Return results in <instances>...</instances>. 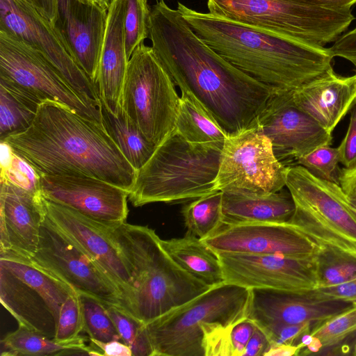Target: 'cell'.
Returning a JSON list of instances; mask_svg holds the SVG:
<instances>
[{
    "label": "cell",
    "instance_id": "5b68a950",
    "mask_svg": "<svg viewBox=\"0 0 356 356\" xmlns=\"http://www.w3.org/2000/svg\"><path fill=\"white\" fill-rule=\"evenodd\" d=\"M223 145L189 142L175 128L136 171L129 200L133 206L141 207L215 192Z\"/></svg>",
    "mask_w": 356,
    "mask_h": 356
},
{
    "label": "cell",
    "instance_id": "60d3db41",
    "mask_svg": "<svg viewBox=\"0 0 356 356\" xmlns=\"http://www.w3.org/2000/svg\"><path fill=\"white\" fill-rule=\"evenodd\" d=\"M337 148L340 163L343 166L342 170H356V102L351 108L346 134Z\"/></svg>",
    "mask_w": 356,
    "mask_h": 356
},
{
    "label": "cell",
    "instance_id": "5bb4252c",
    "mask_svg": "<svg viewBox=\"0 0 356 356\" xmlns=\"http://www.w3.org/2000/svg\"><path fill=\"white\" fill-rule=\"evenodd\" d=\"M0 30L40 51L86 100L102 108L99 90L79 67L51 23L26 0H0Z\"/></svg>",
    "mask_w": 356,
    "mask_h": 356
},
{
    "label": "cell",
    "instance_id": "7a4b0ae2",
    "mask_svg": "<svg viewBox=\"0 0 356 356\" xmlns=\"http://www.w3.org/2000/svg\"><path fill=\"white\" fill-rule=\"evenodd\" d=\"M1 141L39 175L92 177L129 193L135 181L105 127L59 102L44 101L27 129Z\"/></svg>",
    "mask_w": 356,
    "mask_h": 356
},
{
    "label": "cell",
    "instance_id": "f907efd6",
    "mask_svg": "<svg viewBox=\"0 0 356 356\" xmlns=\"http://www.w3.org/2000/svg\"><path fill=\"white\" fill-rule=\"evenodd\" d=\"M114 0H93V2L108 11L110 6Z\"/></svg>",
    "mask_w": 356,
    "mask_h": 356
},
{
    "label": "cell",
    "instance_id": "4316f807",
    "mask_svg": "<svg viewBox=\"0 0 356 356\" xmlns=\"http://www.w3.org/2000/svg\"><path fill=\"white\" fill-rule=\"evenodd\" d=\"M86 338L80 336L75 340L61 342L42 334L19 325L1 341V356H58L101 355L99 349L88 346Z\"/></svg>",
    "mask_w": 356,
    "mask_h": 356
},
{
    "label": "cell",
    "instance_id": "4fadbf2b",
    "mask_svg": "<svg viewBox=\"0 0 356 356\" xmlns=\"http://www.w3.org/2000/svg\"><path fill=\"white\" fill-rule=\"evenodd\" d=\"M29 259L76 293L96 298L106 307H118L121 293L114 282L46 214L40 227L37 251Z\"/></svg>",
    "mask_w": 356,
    "mask_h": 356
},
{
    "label": "cell",
    "instance_id": "cb8c5ba5",
    "mask_svg": "<svg viewBox=\"0 0 356 356\" xmlns=\"http://www.w3.org/2000/svg\"><path fill=\"white\" fill-rule=\"evenodd\" d=\"M127 0H114L108 10L97 86L101 104L115 114L122 96L129 59L126 54L124 17Z\"/></svg>",
    "mask_w": 356,
    "mask_h": 356
},
{
    "label": "cell",
    "instance_id": "9c48e42d",
    "mask_svg": "<svg viewBox=\"0 0 356 356\" xmlns=\"http://www.w3.org/2000/svg\"><path fill=\"white\" fill-rule=\"evenodd\" d=\"M76 291L11 251L0 252V300L18 325L54 339L63 303Z\"/></svg>",
    "mask_w": 356,
    "mask_h": 356
},
{
    "label": "cell",
    "instance_id": "f1b7e54d",
    "mask_svg": "<svg viewBox=\"0 0 356 356\" xmlns=\"http://www.w3.org/2000/svg\"><path fill=\"white\" fill-rule=\"evenodd\" d=\"M176 130L194 143H225L227 134L190 93L181 91Z\"/></svg>",
    "mask_w": 356,
    "mask_h": 356
},
{
    "label": "cell",
    "instance_id": "d4e9b609",
    "mask_svg": "<svg viewBox=\"0 0 356 356\" xmlns=\"http://www.w3.org/2000/svg\"><path fill=\"white\" fill-rule=\"evenodd\" d=\"M289 191L267 194L222 192L223 224L287 222L295 211Z\"/></svg>",
    "mask_w": 356,
    "mask_h": 356
},
{
    "label": "cell",
    "instance_id": "e0dca14e",
    "mask_svg": "<svg viewBox=\"0 0 356 356\" xmlns=\"http://www.w3.org/2000/svg\"><path fill=\"white\" fill-rule=\"evenodd\" d=\"M292 92L276 91L252 127L269 138L282 163L296 161L332 141L331 133L295 104Z\"/></svg>",
    "mask_w": 356,
    "mask_h": 356
},
{
    "label": "cell",
    "instance_id": "7c38bea8",
    "mask_svg": "<svg viewBox=\"0 0 356 356\" xmlns=\"http://www.w3.org/2000/svg\"><path fill=\"white\" fill-rule=\"evenodd\" d=\"M287 167L276 157L269 138L251 127L225 140L214 191L277 192L286 186Z\"/></svg>",
    "mask_w": 356,
    "mask_h": 356
},
{
    "label": "cell",
    "instance_id": "d6a6232c",
    "mask_svg": "<svg viewBox=\"0 0 356 356\" xmlns=\"http://www.w3.org/2000/svg\"><path fill=\"white\" fill-rule=\"evenodd\" d=\"M79 295L83 311V331L88 334L89 339L102 342L122 341L106 305L91 296Z\"/></svg>",
    "mask_w": 356,
    "mask_h": 356
},
{
    "label": "cell",
    "instance_id": "b9f144b4",
    "mask_svg": "<svg viewBox=\"0 0 356 356\" xmlns=\"http://www.w3.org/2000/svg\"><path fill=\"white\" fill-rule=\"evenodd\" d=\"M312 291L323 299L354 303L356 302V277L337 285L316 287Z\"/></svg>",
    "mask_w": 356,
    "mask_h": 356
},
{
    "label": "cell",
    "instance_id": "f5cc1de1",
    "mask_svg": "<svg viewBox=\"0 0 356 356\" xmlns=\"http://www.w3.org/2000/svg\"><path fill=\"white\" fill-rule=\"evenodd\" d=\"M79 1L86 3H95L93 2V0H79Z\"/></svg>",
    "mask_w": 356,
    "mask_h": 356
},
{
    "label": "cell",
    "instance_id": "f546056e",
    "mask_svg": "<svg viewBox=\"0 0 356 356\" xmlns=\"http://www.w3.org/2000/svg\"><path fill=\"white\" fill-rule=\"evenodd\" d=\"M40 104L25 92L0 81V140L27 129Z\"/></svg>",
    "mask_w": 356,
    "mask_h": 356
},
{
    "label": "cell",
    "instance_id": "277c9868",
    "mask_svg": "<svg viewBox=\"0 0 356 356\" xmlns=\"http://www.w3.org/2000/svg\"><path fill=\"white\" fill-rule=\"evenodd\" d=\"M108 229L131 276L130 289L118 307L145 324L211 288L170 257L154 229L126 222Z\"/></svg>",
    "mask_w": 356,
    "mask_h": 356
},
{
    "label": "cell",
    "instance_id": "83f0119b",
    "mask_svg": "<svg viewBox=\"0 0 356 356\" xmlns=\"http://www.w3.org/2000/svg\"><path fill=\"white\" fill-rule=\"evenodd\" d=\"M104 124L132 167L138 170L151 157L156 146L150 143L122 107L114 114L102 105Z\"/></svg>",
    "mask_w": 356,
    "mask_h": 356
},
{
    "label": "cell",
    "instance_id": "e575fe53",
    "mask_svg": "<svg viewBox=\"0 0 356 356\" xmlns=\"http://www.w3.org/2000/svg\"><path fill=\"white\" fill-rule=\"evenodd\" d=\"M356 332V302L312 329L310 334L318 342L322 355L334 349Z\"/></svg>",
    "mask_w": 356,
    "mask_h": 356
},
{
    "label": "cell",
    "instance_id": "ba28073f",
    "mask_svg": "<svg viewBox=\"0 0 356 356\" xmlns=\"http://www.w3.org/2000/svg\"><path fill=\"white\" fill-rule=\"evenodd\" d=\"M286 186L296 207L287 223L318 246L333 247L356 257V218L340 185L294 165L287 167Z\"/></svg>",
    "mask_w": 356,
    "mask_h": 356
},
{
    "label": "cell",
    "instance_id": "6da1fadb",
    "mask_svg": "<svg viewBox=\"0 0 356 356\" xmlns=\"http://www.w3.org/2000/svg\"><path fill=\"white\" fill-rule=\"evenodd\" d=\"M149 38L175 83L191 94L228 136L252 127L279 90L222 58L163 0L151 7Z\"/></svg>",
    "mask_w": 356,
    "mask_h": 356
},
{
    "label": "cell",
    "instance_id": "1f68e13d",
    "mask_svg": "<svg viewBox=\"0 0 356 356\" xmlns=\"http://www.w3.org/2000/svg\"><path fill=\"white\" fill-rule=\"evenodd\" d=\"M318 286L337 285L356 277V257L330 246H319L314 254Z\"/></svg>",
    "mask_w": 356,
    "mask_h": 356
},
{
    "label": "cell",
    "instance_id": "52a82bcc",
    "mask_svg": "<svg viewBox=\"0 0 356 356\" xmlns=\"http://www.w3.org/2000/svg\"><path fill=\"white\" fill-rule=\"evenodd\" d=\"M209 13L312 44L334 42L355 19L351 10L299 0H207Z\"/></svg>",
    "mask_w": 356,
    "mask_h": 356
},
{
    "label": "cell",
    "instance_id": "8992f818",
    "mask_svg": "<svg viewBox=\"0 0 356 356\" xmlns=\"http://www.w3.org/2000/svg\"><path fill=\"white\" fill-rule=\"evenodd\" d=\"M250 289L224 282L146 324L153 356H205L203 327L247 318Z\"/></svg>",
    "mask_w": 356,
    "mask_h": 356
},
{
    "label": "cell",
    "instance_id": "11a10c76",
    "mask_svg": "<svg viewBox=\"0 0 356 356\" xmlns=\"http://www.w3.org/2000/svg\"><path fill=\"white\" fill-rule=\"evenodd\" d=\"M157 1H159V0H157Z\"/></svg>",
    "mask_w": 356,
    "mask_h": 356
},
{
    "label": "cell",
    "instance_id": "681fc988",
    "mask_svg": "<svg viewBox=\"0 0 356 356\" xmlns=\"http://www.w3.org/2000/svg\"><path fill=\"white\" fill-rule=\"evenodd\" d=\"M300 350V347L298 345L280 344L272 346L264 356L299 355Z\"/></svg>",
    "mask_w": 356,
    "mask_h": 356
},
{
    "label": "cell",
    "instance_id": "2e32d148",
    "mask_svg": "<svg viewBox=\"0 0 356 356\" xmlns=\"http://www.w3.org/2000/svg\"><path fill=\"white\" fill-rule=\"evenodd\" d=\"M39 191L44 199L71 208L105 226L120 225L128 216L129 193L95 177L39 175Z\"/></svg>",
    "mask_w": 356,
    "mask_h": 356
},
{
    "label": "cell",
    "instance_id": "db71d44e",
    "mask_svg": "<svg viewBox=\"0 0 356 356\" xmlns=\"http://www.w3.org/2000/svg\"><path fill=\"white\" fill-rule=\"evenodd\" d=\"M351 355L356 356V341L353 346V353H351Z\"/></svg>",
    "mask_w": 356,
    "mask_h": 356
},
{
    "label": "cell",
    "instance_id": "3957f363",
    "mask_svg": "<svg viewBox=\"0 0 356 356\" xmlns=\"http://www.w3.org/2000/svg\"><path fill=\"white\" fill-rule=\"evenodd\" d=\"M177 10L195 33L233 65L279 90L293 91L331 68L328 48L195 10Z\"/></svg>",
    "mask_w": 356,
    "mask_h": 356
},
{
    "label": "cell",
    "instance_id": "4dcf8cb0",
    "mask_svg": "<svg viewBox=\"0 0 356 356\" xmlns=\"http://www.w3.org/2000/svg\"><path fill=\"white\" fill-rule=\"evenodd\" d=\"M222 191H217L200 197L186 204L181 213L187 232L204 239L222 225Z\"/></svg>",
    "mask_w": 356,
    "mask_h": 356
},
{
    "label": "cell",
    "instance_id": "30bf717a",
    "mask_svg": "<svg viewBox=\"0 0 356 356\" xmlns=\"http://www.w3.org/2000/svg\"><path fill=\"white\" fill-rule=\"evenodd\" d=\"M180 97L168 70L144 42L128 61L122 106L145 138L159 145L175 127Z\"/></svg>",
    "mask_w": 356,
    "mask_h": 356
},
{
    "label": "cell",
    "instance_id": "836d02e7",
    "mask_svg": "<svg viewBox=\"0 0 356 356\" xmlns=\"http://www.w3.org/2000/svg\"><path fill=\"white\" fill-rule=\"evenodd\" d=\"M106 309L122 341L131 348L132 356H153V347L146 324L116 306H108Z\"/></svg>",
    "mask_w": 356,
    "mask_h": 356
},
{
    "label": "cell",
    "instance_id": "d590c367",
    "mask_svg": "<svg viewBox=\"0 0 356 356\" xmlns=\"http://www.w3.org/2000/svg\"><path fill=\"white\" fill-rule=\"evenodd\" d=\"M149 0H127L124 17L125 49L129 59L135 49L149 38L151 8Z\"/></svg>",
    "mask_w": 356,
    "mask_h": 356
},
{
    "label": "cell",
    "instance_id": "bcb514c9",
    "mask_svg": "<svg viewBox=\"0 0 356 356\" xmlns=\"http://www.w3.org/2000/svg\"><path fill=\"white\" fill-rule=\"evenodd\" d=\"M104 356H132L131 348L120 341L102 342L90 339Z\"/></svg>",
    "mask_w": 356,
    "mask_h": 356
},
{
    "label": "cell",
    "instance_id": "8d00e7d4",
    "mask_svg": "<svg viewBox=\"0 0 356 356\" xmlns=\"http://www.w3.org/2000/svg\"><path fill=\"white\" fill-rule=\"evenodd\" d=\"M338 148L323 145L296 161L314 177L339 185L341 170L339 169Z\"/></svg>",
    "mask_w": 356,
    "mask_h": 356
},
{
    "label": "cell",
    "instance_id": "7bdbcfd3",
    "mask_svg": "<svg viewBox=\"0 0 356 356\" xmlns=\"http://www.w3.org/2000/svg\"><path fill=\"white\" fill-rule=\"evenodd\" d=\"M255 327V323L248 318H243L232 327L229 336L232 356H243Z\"/></svg>",
    "mask_w": 356,
    "mask_h": 356
},
{
    "label": "cell",
    "instance_id": "ee69618b",
    "mask_svg": "<svg viewBox=\"0 0 356 356\" xmlns=\"http://www.w3.org/2000/svg\"><path fill=\"white\" fill-rule=\"evenodd\" d=\"M328 49L333 58L346 59L356 68V27L341 35Z\"/></svg>",
    "mask_w": 356,
    "mask_h": 356
},
{
    "label": "cell",
    "instance_id": "c3c4849f",
    "mask_svg": "<svg viewBox=\"0 0 356 356\" xmlns=\"http://www.w3.org/2000/svg\"><path fill=\"white\" fill-rule=\"evenodd\" d=\"M311 4L341 10H351L356 0H299Z\"/></svg>",
    "mask_w": 356,
    "mask_h": 356
},
{
    "label": "cell",
    "instance_id": "7dc6e473",
    "mask_svg": "<svg viewBox=\"0 0 356 356\" xmlns=\"http://www.w3.org/2000/svg\"><path fill=\"white\" fill-rule=\"evenodd\" d=\"M54 25L57 16L58 0H26Z\"/></svg>",
    "mask_w": 356,
    "mask_h": 356
},
{
    "label": "cell",
    "instance_id": "8fae6325",
    "mask_svg": "<svg viewBox=\"0 0 356 356\" xmlns=\"http://www.w3.org/2000/svg\"><path fill=\"white\" fill-rule=\"evenodd\" d=\"M0 81L25 92L41 103L51 100L63 104L104 126L102 108L79 95L40 51L2 30Z\"/></svg>",
    "mask_w": 356,
    "mask_h": 356
},
{
    "label": "cell",
    "instance_id": "ac0fdd59",
    "mask_svg": "<svg viewBox=\"0 0 356 356\" xmlns=\"http://www.w3.org/2000/svg\"><path fill=\"white\" fill-rule=\"evenodd\" d=\"M202 241L214 252L309 257L319 248L287 222L223 224Z\"/></svg>",
    "mask_w": 356,
    "mask_h": 356
},
{
    "label": "cell",
    "instance_id": "f35d334b",
    "mask_svg": "<svg viewBox=\"0 0 356 356\" xmlns=\"http://www.w3.org/2000/svg\"><path fill=\"white\" fill-rule=\"evenodd\" d=\"M1 179L31 191L39 192V175L14 152L8 166L1 169Z\"/></svg>",
    "mask_w": 356,
    "mask_h": 356
},
{
    "label": "cell",
    "instance_id": "ab89813d",
    "mask_svg": "<svg viewBox=\"0 0 356 356\" xmlns=\"http://www.w3.org/2000/svg\"><path fill=\"white\" fill-rule=\"evenodd\" d=\"M260 328L267 335L272 346L280 344L295 345L298 339L305 333L311 332L313 327L310 324L303 323L277 324Z\"/></svg>",
    "mask_w": 356,
    "mask_h": 356
},
{
    "label": "cell",
    "instance_id": "f6af8a7d",
    "mask_svg": "<svg viewBox=\"0 0 356 356\" xmlns=\"http://www.w3.org/2000/svg\"><path fill=\"white\" fill-rule=\"evenodd\" d=\"M270 346V342L266 333L256 325L243 356H264Z\"/></svg>",
    "mask_w": 356,
    "mask_h": 356
},
{
    "label": "cell",
    "instance_id": "9a60e30c",
    "mask_svg": "<svg viewBox=\"0 0 356 356\" xmlns=\"http://www.w3.org/2000/svg\"><path fill=\"white\" fill-rule=\"evenodd\" d=\"M216 253L225 282L248 289L267 288L299 292L309 291L318 286L315 254L309 257H289Z\"/></svg>",
    "mask_w": 356,
    "mask_h": 356
},
{
    "label": "cell",
    "instance_id": "44dd1931",
    "mask_svg": "<svg viewBox=\"0 0 356 356\" xmlns=\"http://www.w3.org/2000/svg\"><path fill=\"white\" fill-rule=\"evenodd\" d=\"M108 11L96 3L58 0L53 25L79 67L97 86Z\"/></svg>",
    "mask_w": 356,
    "mask_h": 356
},
{
    "label": "cell",
    "instance_id": "816d5d0a",
    "mask_svg": "<svg viewBox=\"0 0 356 356\" xmlns=\"http://www.w3.org/2000/svg\"><path fill=\"white\" fill-rule=\"evenodd\" d=\"M348 200L349 208L356 218V200L348 198Z\"/></svg>",
    "mask_w": 356,
    "mask_h": 356
},
{
    "label": "cell",
    "instance_id": "7402d4cb",
    "mask_svg": "<svg viewBox=\"0 0 356 356\" xmlns=\"http://www.w3.org/2000/svg\"><path fill=\"white\" fill-rule=\"evenodd\" d=\"M45 217L42 197L1 179L0 252L31 259L36 252Z\"/></svg>",
    "mask_w": 356,
    "mask_h": 356
},
{
    "label": "cell",
    "instance_id": "d6986e66",
    "mask_svg": "<svg viewBox=\"0 0 356 356\" xmlns=\"http://www.w3.org/2000/svg\"><path fill=\"white\" fill-rule=\"evenodd\" d=\"M42 202L48 218L100 266L119 289L121 298L130 289L131 276L108 226L43 197Z\"/></svg>",
    "mask_w": 356,
    "mask_h": 356
},
{
    "label": "cell",
    "instance_id": "74e56055",
    "mask_svg": "<svg viewBox=\"0 0 356 356\" xmlns=\"http://www.w3.org/2000/svg\"><path fill=\"white\" fill-rule=\"evenodd\" d=\"M83 331V318L80 297L78 293L71 294L63 303L54 339L67 342L75 340Z\"/></svg>",
    "mask_w": 356,
    "mask_h": 356
},
{
    "label": "cell",
    "instance_id": "ffe728a7",
    "mask_svg": "<svg viewBox=\"0 0 356 356\" xmlns=\"http://www.w3.org/2000/svg\"><path fill=\"white\" fill-rule=\"evenodd\" d=\"M353 303L323 299L305 292L250 289L247 318L261 327L277 324L312 325L313 328L351 307Z\"/></svg>",
    "mask_w": 356,
    "mask_h": 356
},
{
    "label": "cell",
    "instance_id": "484cf974",
    "mask_svg": "<svg viewBox=\"0 0 356 356\" xmlns=\"http://www.w3.org/2000/svg\"><path fill=\"white\" fill-rule=\"evenodd\" d=\"M161 242L170 257L192 276L211 287L225 282L218 255L198 237L186 232Z\"/></svg>",
    "mask_w": 356,
    "mask_h": 356
},
{
    "label": "cell",
    "instance_id": "603a6c76",
    "mask_svg": "<svg viewBox=\"0 0 356 356\" xmlns=\"http://www.w3.org/2000/svg\"><path fill=\"white\" fill-rule=\"evenodd\" d=\"M295 104L331 133L356 102V74H337L331 68L292 92Z\"/></svg>",
    "mask_w": 356,
    "mask_h": 356
}]
</instances>
